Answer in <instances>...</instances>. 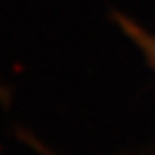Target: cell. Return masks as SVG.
<instances>
[{"mask_svg":"<svg viewBox=\"0 0 155 155\" xmlns=\"http://www.w3.org/2000/svg\"><path fill=\"white\" fill-rule=\"evenodd\" d=\"M143 43H145V48L152 53V56H153V61H155V40H147V38H143L142 40Z\"/></svg>","mask_w":155,"mask_h":155,"instance_id":"6da1fadb","label":"cell"}]
</instances>
